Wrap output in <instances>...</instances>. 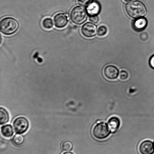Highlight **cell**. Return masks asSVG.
I'll list each match as a JSON object with an SVG mask.
<instances>
[{
  "mask_svg": "<svg viewBox=\"0 0 154 154\" xmlns=\"http://www.w3.org/2000/svg\"><path fill=\"white\" fill-rule=\"evenodd\" d=\"M149 64L151 67L154 69V55L151 57L149 61Z\"/></svg>",
  "mask_w": 154,
  "mask_h": 154,
  "instance_id": "22",
  "label": "cell"
},
{
  "mask_svg": "<svg viewBox=\"0 0 154 154\" xmlns=\"http://www.w3.org/2000/svg\"><path fill=\"white\" fill-rule=\"evenodd\" d=\"M124 1L126 2H130L133 1V0H124Z\"/></svg>",
  "mask_w": 154,
  "mask_h": 154,
  "instance_id": "24",
  "label": "cell"
},
{
  "mask_svg": "<svg viewBox=\"0 0 154 154\" xmlns=\"http://www.w3.org/2000/svg\"><path fill=\"white\" fill-rule=\"evenodd\" d=\"M107 31V28L105 26L101 25L98 29L97 34L99 36L102 37L106 34Z\"/></svg>",
  "mask_w": 154,
  "mask_h": 154,
  "instance_id": "18",
  "label": "cell"
},
{
  "mask_svg": "<svg viewBox=\"0 0 154 154\" xmlns=\"http://www.w3.org/2000/svg\"><path fill=\"white\" fill-rule=\"evenodd\" d=\"M12 141L15 145L20 146L24 143V137L21 134H17L13 137L12 138Z\"/></svg>",
  "mask_w": 154,
  "mask_h": 154,
  "instance_id": "16",
  "label": "cell"
},
{
  "mask_svg": "<svg viewBox=\"0 0 154 154\" xmlns=\"http://www.w3.org/2000/svg\"><path fill=\"white\" fill-rule=\"evenodd\" d=\"M1 132L3 137L6 138H10L13 136L14 131L11 124L3 125L1 127Z\"/></svg>",
  "mask_w": 154,
  "mask_h": 154,
  "instance_id": "13",
  "label": "cell"
},
{
  "mask_svg": "<svg viewBox=\"0 0 154 154\" xmlns=\"http://www.w3.org/2000/svg\"><path fill=\"white\" fill-rule=\"evenodd\" d=\"M138 150L140 154H154L153 143L150 140H145L140 143Z\"/></svg>",
  "mask_w": 154,
  "mask_h": 154,
  "instance_id": "7",
  "label": "cell"
},
{
  "mask_svg": "<svg viewBox=\"0 0 154 154\" xmlns=\"http://www.w3.org/2000/svg\"><path fill=\"white\" fill-rule=\"evenodd\" d=\"M62 154H75L74 152H66L63 153Z\"/></svg>",
  "mask_w": 154,
  "mask_h": 154,
  "instance_id": "23",
  "label": "cell"
},
{
  "mask_svg": "<svg viewBox=\"0 0 154 154\" xmlns=\"http://www.w3.org/2000/svg\"><path fill=\"white\" fill-rule=\"evenodd\" d=\"M129 77L128 72L125 71H122L120 72L119 77L122 80H125L128 79Z\"/></svg>",
  "mask_w": 154,
  "mask_h": 154,
  "instance_id": "19",
  "label": "cell"
},
{
  "mask_svg": "<svg viewBox=\"0 0 154 154\" xmlns=\"http://www.w3.org/2000/svg\"><path fill=\"white\" fill-rule=\"evenodd\" d=\"M0 124L1 125L8 123L10 120V116L8 111L2 107L0 108Z\"/></svg>",
  "mask_w": 154,
  "mask_h": 154,
  "instance_id": "14",
  "label": "cell"
},
{
  "mask_svg": "<svg viewBox=\"0 0 154 154\" xmlns=\"http://www.w3.org/2000/svg\"><path fill=\"white\" fill-rule=\"evenodd\" d=\"M147 25V21L146 18L140 17L137 19L133 23V28L135 31L140 32L145 29Z\"/></svg>",
  "mask_w": 154,
  "mask_h": 154,
  "instance_id": "12",
  "label": "cell"
},
{
  "mask_svg": "<svg viewBox=\"0 0 154 154\" xmlns=\"http://www.w3.org/2000/svg\"><path fill=\"white\" fill-rule=\"evenodd\" d=\"M153 144H154V142H153Z\"/></svg>",
  "mask_w": 154,
  "mask_h": 154,
  "instance_id": "25",
  "label": "cell"
},
{
  "mask_svg": "<svg viewBox=\"0 0 154 154\" xmlns=\"http://www.w3.org/2000/svg\"><path fill=\"white\" fill-rule=\"evenodd\" d=\"M79 3L81 5L87 7L93 1V0H79Z\"/></svg>",
  "mask_w": 154,
  "mask_h": 154,
  "instance_id": "20",
  "label": "cell"
},
{
  "mask_svg": "<svg viewBox=\"0 0 154 154\" xmlns=\"http://www.w3.org/2000/svg\"><path fill=\"white\" fill-rule=\"evenodd\" d=\"M120 120L118 117H112L109 119L108 125L112 133H115L117 132L120 128Z\"/></svg>",
  "mask_w": 154,
  "mask_h": 154,
  "instance_id": "11",
  "label": "cell"
},
{
  "mask_svg": "<svg viewBox=\"0 0 154 154\" xmlns=\"http://www.w3.org/2000/svg\"><path fill=\"white\" fill-rule=\"evenodd\" d=\"M42 26L46 29L49 30L52 28L54 26L53 22L50 18H46L42 21Z\"/></svg>",
  "mask_w": 154,
  "mask_h": 154,
  "instance_id": "17",
  "label": "cell"
},
{
  "mask_svg": "<svg viewBox=\"0 0 154 154\" xmlns=\"http://www.w3.org/2000/svg\"><path fill=\"white\" fill-rule=\"evenodd\" d=\"M111 133L108 124L104 122H99L92 130L93 136L97 140L105 139L109 136Z\"/></svg>",
  "mask_w": 154,
  "mask_h": 154,
  "instance_id": "4",
  "label": "cell"
},
{
  "mask_svg": "<svg viewBox=\"0 0 154 154\" xmlns=\"http://www.w3.org/2000/svg\"><path fill=\"white\" fill-rule=\"evenodd\" d=\"M89 19L91 22L94 24L97 23L99 21V18L97 16H90Z\"/></svg>",
  "mask_w": 154,
  "mask_h": 154,
  "instance_id": "21",
  "label": "cell"
},
{
  "mask_svg": "<svg viewBox=\"0 0 154 154\" xmlns=\"http://www.w3.org/2000/svg\"><path fill=\"white\" fill-rule=\"evenodd\" d=\"M13 126L15 132L17 134L26 133L29 127V123L26 118L20 116L15 119L13 122Z\"/></svg>",
  "mask_w": 154,
  "mask_h": 154,
  "instance_id": "5",
  "label": "cell"
},
{
  "mask_svg": "<svg viewBox=\"0 0 154 154\" xmlns=\"http://www.w3.org/2000/svg\"><path fill=\"white\" fill-rule=\"evenodd\" d=\"M88 14L90 16H97L100 13L101 5L97 1H93L86 7Z\"/></svg>",
  "mask_w": 154,
  "mask_h": 154,
  "instance_id": "10",
  "label": "cell"
},
{
  "mask_svg": "<svg viewBox=\"0 0 154 154\" xmlns=\"http://www.w3.org/2000/svg\"><path fill=\"white\" fill-rule=\"evenodd\" d=\"M87 11L84 7L76 6L73 8L70 12V19L74 24L81 25L87 20Z\"/></svg>",
  "mask_w": 154,
  "mask_h": 154,
  "instance_id": "3",
  "label": "cell"
},
{
  "mask_svg": "<svg viewBox=\"0 0 154 154\" xmlns=\"http://www.w3.org/2000/svg\"><path fill=\"white\" fill-rule=\"evenodd\" d=\"M54 24L58 28H63L67 25L68 18L66 14L63 13L57 14L54 17Z\"/></svg>",
  "mask_w": 154,
  "mask_h": 154,
  "instance_id": "9",
  "label": "cell"
},
{
  "mask_svg": "<svg viewBox=\"0 0 154 154\" xmlns=\"http://www.w3.org/2000/svg\"><path fill=\"white\" fill-rule=\"evenodd\" d=\"M104 76L110 80L116 79L119 77V71L116 66L109 65L105 68L103 70Z\"/></svg>",
  "mask_w": 154,
  "mask_h": 154,
  "instance_id": "8",
  "label": "cell"
},
{
  "mask_svg": "<svg viewBox=\"0 0 154 154\" xmlns=\"http://www.w3.org/2000/svg\"><path fill=\"white\" fill-rule=\"evenodd\" d=\"M19 24L15 18L8 17L1 20L0 30L5 35L10 36L15 34L19 30Z\"/></svg>",
  "mask_w": 154,
  "mask_h": 154,
  "instance_id": "2",
  "label": "cell"
},
{
  "mask_svg": "<svg viewBox=\"0 0 154 154\" xmlns=\"http://www.w3.org/2000/svg\"><path fill=\"white\" fill-rule=\"evenodd\" d=\"M73 145L71 141H65L62 143L61 146V152H70L73 150Z\"/></svg>",
  "mask_w": 154,
  "mask_h": 154,
  "instance_id": "15",
  "label": "cell"
},
{
  "mask_svg": "<svg viewBox=\"0 0 154 154\" xmlns=\"http://www.w3.org/2000/svg\"><path fill=\"white\" fill-rule=\"evenodd\" d=\"M127 14L133 19L143 17L147 13L145 5L141 2L135 1L128 3L125 6Z\"/></svg>",
  "mask_w": 154,
  "mask_h": 154,
  "instance_id": "1",
  "label": "cell"
},
{
  "mask_svg": "<svg viewBox=\"0 0 154 154\" xmlns=\"http://www.w3.org/2000/svg\"><path fill=\"white\" fill-rule=\"evenodd\" d=\"M81 31L84 37L91 38L94 37L97 33V27L92 23L87 22L82 25Z\"/></svg>",
  "mask_w": 154,
  "mask_h": 154,
  "instance_id": "6",
  "label": "cell"
}]
</instances>
